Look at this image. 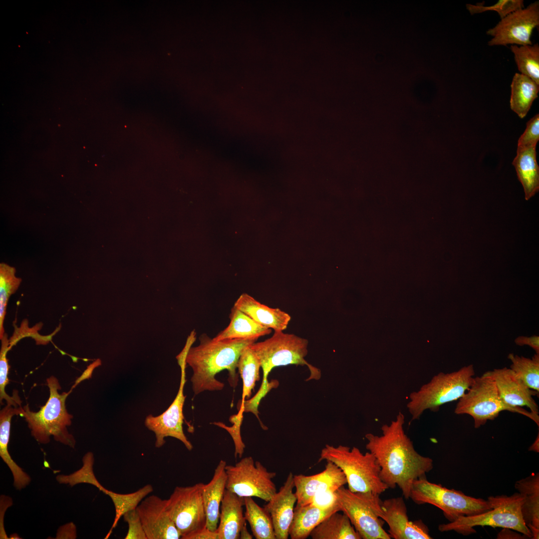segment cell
Listing matches in <instances>:
<instances>
[{"label": "cell", "instance_id": "6da1fadb", "mask_svg": "<svg viewBox=\"0 0 539 539\" xmlns=\"http://www.w3.org/2000/svg\"><path fill=\"white\" fill-rule=\"evenodd\" d=\"M405 416L399 412L389 424L381 427L382 435L367 433L366 448L380 467V479L388 487L398 486L408 499L413 482L425 478L433 468V460L419 454L404 430Z\"/></svg>", "mask_w": 539, "mask_h": 539}, {"label": "cell", "instance_id": "7a4b0ae2", "mask_svg": "<svg viewBox=\"0 0 539 539\" xmlns=\"http://www.w3.org/2000/svg\"><path fill=\"white\" fill-rule=\"evenodd\" d=\"M256 339H232L215 340L207 335L200 337V344L191 347L186 362L193 370L191 378L195 395L205 391H219L224 384L216 379L223 370L229 372V381L235 387L238 381V362L243 350L256 342Z\"/></svg>", "mask_w": 539, "mask_h": 539}, {"label": "cell", "instance_id": "3957f363", "mask_svg": "<svg viewBox=\"0 0 539 539\" xmlns=\"http://www.w3.org/2000/svg\"><path fill=\"white\" fill-rule=\"evenodd\" d=\"M308 341L305 338L277 330L274 331L270 338L250 345L260 362L263 379L257 394L251 399L245 401L244 407L246 412L258 415V408L261 399L271 389L278 386L277 381L269 382L268 379L269 373L274 367L288 365H306L310 371L308 380H318L320 378V370L305 359L308 353Z\"/></svg>", "mask_w": 539, "mask_h": 539}, {"label": "cell", "instance_id": "277c9868", "mask_svg": "<svg viewBox=\"0 0 539 539\" xmlns=\"http://www.w3.org/2000/svg\"><path fill=\"white\" fill-rule=\"evenodd\" d=\"M46 383L49 397L46 404L36 412L31 411L27 404L21 407L19 415L25 418L31 435L38 442L46 444L52 436L56 441L74 448L75 440L67 430L73 418L65 407L66 399L70 392L60 394L58 391L61 388L54 376L48 378Z\"/></svg>", "mask_w": 539, "mask_h": 539}, {"label": "cell", "instance_id": "5b68a950", "mask_svg": "<svg viewBox=\"0 0 539 539\" xmlns=\"http://www.w3.org/2000/svg\"><path fill=\"white\" fill-rule=\"evenodd\" d=\"M328 461L344 473L348 489L352 492H371L380 495L388 487L380 479V467L370 452L362 453L357 447L326 444L321 450L318 462Z\"/></svg>", "mask_w": 539, "mask_h": 539}, {"label": "cell", "instance_id": "8992f818", "mask_svg": "<svg viewBox=\"0 0 539 539\" xmlns=\"http://www.w3.org/2000/svg\"><path fill=\"white\" fill-rule=\"evenodd\" d=\"M475 375L473 364L450 373L440 372L409 396L407 409L411 420H417L427 410L437 412L448 403L458 400L469 389Z\"/></svg>", "mask_w": 539, "mask_h": 539}, {"label": "cell", "instance_id": "52a82bcc", "mask_svg": "<svg viewBox=\"0 0 539 539\" xmlns=\"http://www.w3.org/2000/svg\"><path fill=\"white\" fill-rule=\"evenodd\" d=\"M504 411L524 415L539 426V416L523 407L511 406L500 397L491 371L480 376L474 377L469 389L458 400L454 413L467 414L472 417L475 428L493 420Z\"/></svg>", "mask_w": 539, "mask_h": 539}, {"label": "cell", "instance_id": "ba28073f", "mask_svg": "<svg viewBox=\"0 0 539 539\" xmlns=\"http://www.w3.org/2000/svg\"><path fill=\"white\" fill-rule=\"evenodd\" d=\"M492 509L482 514L462 517L453 522L440 525V532L454 531L463 535L476 533V526H491L512 529L532 538V534L524 521L521 507L524 497L519 493L511 496L489 497Z\"/></svg>", "mask_w": 539, "mask_h": 539}, {"label": "cell", "instance_id": "9c48e42d", "mask_svg": "<svg viewBox=\"0 0 539 539\" xmlns=\"http://www.w3.org/2000/svg\"><path fill=\"white\" fill-rule=\"evenodd\" d=\"M409 498L418 505L429 504L439 508L450 522L462 517L482 514L492 509L489 500L467 496L461 491L431 483L426 477L413 482Z\"/></svg>", "mask_w": 539, "mask_h": 539}, {"label": "cell", "instance_id": "30bf717a", "mask_svg": "<svg viewBox=\"0 0 539 539\" xmlns=\"http://www.w3.org/2000/svg\"><path fill=\"white\" fill-rule=\"evenodd\" d=\"M338 511L345 514L363 539H390L384 530L383 512L379 494L352 492L342 486L335 491Z\"/></svg>", "mask_w": 539, "mask_h": 539}, {"label": "cell", "instance_id": "8fae6325", "mask_svg": "<svg viewBox=\"0 0 539 539\" xmlns=\"http://www.w3.org/2000/svg\"><path fill=\"white\" fill-rule=\"evenodd\" d=\"M226 489L242 497H257L269 502L277 492L273 479L276 473L270 472L251 456L245 457L234 465H226Z\"/></svg>", "mask_w": 539, "mask_h": 539}, {"label": "cell", "instance_id": "7c38bea8", "mask_svg": "<svg viewBox=\"0 0 539 539\" xmlns=\"http://www.w3.org/2000/svg\"><path fill=\"white\" fill-rule=\"evenodd\" d=\"M204 484L175 487L166 499L168 513L180 532L181 538L206 527V517L202 499Z\"/></svg>", "mask_w": 539, "mask_h": 539}, {"label": "cell", "instance_id": "4fadbf2b", "mask_svg": "<svg viewBox=\"0 0 539 539\" xmlns=\"http://www.w3.org/2000/svg\"><path fill=\"white\" fill-rule=\"evenodd\" d=\"M187 353L181 351L177 356L181 368V380L179 390L173 402L161 415L153 416L150 414L145 420V426L154 433L156 437L155 446L160 448L165 443V438L171 437L180 440L189 451L193 445L184 434L183 428L184 420L183 406L186 396L184 394L185 382V368Z\"/></svg>", "mask_w": 539, "mask_h": 539}, {"label": "cell", "instance_id": "5bb4252c", "mask_svg": "<svg viewBox=\"0 0 539 539\" xmlns=\"http://www.w3.org/2000/svg\"><path fill=\"white\" fill-rule=\"evenodd\" d=\"M539 25V1L531 3L526 7L511 13L487 34L492 36L489 46L508 44L532 45L531 36L534 29Z\"/></svg>", "mask_w": 539, "mask_h": 539}, {"label": "cell", "instance_id": "9a60e30c", "mask_svg": "<svg viewBox=\"0 0 539 539\" xmlns=\"http://www.w3.org/2000/svg\"><path fill=\"white\" fill-rule=\"evenodd\" d=\"M136 510L147 539H179L180 532L166 509V500L156 495L147 496Z\"/></svg>", "mask_w": 539, "mask_h": 539}, {"label": "cell", "instance_id": "2e32d148", "mask_svg": "<svg viewBox=\"0 0 539 539\" xmlns=\"http://www.w3.org/2000/svg\"><path fill=\"white\" fill-rule=\"evenodd\" d=\"M381 519L389 527L388 534L395 539H430L427 527L421 521H411L403 498L382 501Z\"/></svg>", "mask_w": 539, "mask_h": 539}, {"label": "cell", "instance_id": "e0dca14e", "mask_svg": "<svg viewBox=\"0 0 539 539\" xmlns=\"http://www.w3.org/2000/svg\"><path fill=\"white\" fill-rule=\"evenodd\" d=\"M293 479L297 498L296 506L309 504L317 494L328 490L336 491L347 484L341 469L328 461L321 472L310 476L294 475Z\"/></svg>", "mask_w": 539, "mask_h": 539}, {"label": "cell", "instance_id": "ac0fdd59", "mask_svg": "<svg viewBox=\"0 0 539 539\" xmlns=\"http://www.w3.org/2000/svg\"><path fill=\"white\" fill-rule=\"evenodd\" d=\"M293 475L290 472L278 492L264 508L270 514L273 525L276 539H287L292 523L297 498L293 492Z\"/></svg>", "mask_w": 539, "mask_h": 539}, {"label": "cell", "instance_id": "d6986e66", "mask_svg": "<svg viewBox=\"0 0 539 539\" xmlns=\"http://www.w3.org/2000/svg\"><path fill=\"white\" fill-rule=\"evenodd\" d=\"M491 373L504 402L511 406L528 407L539 415V406L534 399L539 393L529 388L510 368L495 369Z\"/></svg>", "mask_w": 539, "mask_h": 539}, {"label": "cell", "instance_id": "ffe728a7", "mask_svg": "<svg viewBox=\"0 0 539 539\" xmlns=\"http://www.w3.org/2000/svg\"><path fill=\"white\" fill-rule=\"evenodd\" d=\"M244 497L227 489L222 501L217 529L218 539H239L246 520L243 514Z\"/></svg>", "mask_w": 539, "mask_h": 539}, {"label": "cell", "instance_id": "44dd1931", "mask_svg": "<svg viewBox=\"0 0 539 539\" xmlns=\"http://www.w3.org/2000/svg\"><path fill=\"white\" fill-rule=\"evenodd\" d=\"M234 306L258 323L274 331L285 330L291 319L285 311L262 304L246 293L239 296Z\"/></svg>", "mask_w": 539, "mask_h": 539}, {"label": "cell", "instance_id": "7402d4cb", "mask_svg": "<svg viewBox=\"0 0 539 539\" xmlns=\"http://www.w3.org/2000/svg\"><path fill=\"white\" fill-rule=\"evenodd\" d=\"M226 462L221 460L214 470L211 480L204 484L202 499L206 517V527L212 531L217 530L220 514V508L226 486Z\"/></svg>", "mask_w": 539, "mask_h": 539}, {"label": "cell", "instance_id": "603a6c76", "mask_svg": "<svg viewBox=\"0 0 539 539\" xmlns=\"http://www.w3.org/2000/svg\"><path fill=\"white\" fill-rule=\"evenodd\" d=\"M515 487L524 497L521 507L523 518L530 531L532 539L539 538V474L532 473L516 482Z\"/></svg>", "mask_w": 539, "mask_h": 539}, {"label": "cell", "instance_id": "cb8c5ba5", "mask_svg": "<svg viewBox=\"0 0 539 539\" xmlns=\"http://www.w3.org/2000/svg\"><path fill=\"white\" fill-rule=\"evenodd\" d=\"M7 404L0 412V456L13 477V485L17 490L24 488L30 482V477L11 459L7 450L10 422L13 415H20L21 407L13 408Z\"/></svg>", "mask_w": 539, "mask_h": 539}, {"label": "cell", "instance_id": "d4e9b609", "mask_svg": "<svg viewBox=\"0 0 539 539\" xmlns=\"http://www.w3.org/2000/svg\"><path fill=\"white\" fill-rule=\"evenodd\" d=\"M338 511L337 505L322 509L311 504L295 506L289 530L291 539H305L312 530L332 513Z\"/></svg>", "mask_w": 539, "mask_h": 539}, {"label": "cell", "instance_id": "484cf974", "mask_svg": "<svg viewBox=\"0 0 539 539\" xmlns=\"http://www.w3.org/2000/svg\"><path fill=\"white\" fill-rule=\"evenodd\" d=\"M519 180L528 201L539 190V167L536 160V147H518L513 161Z\"/></svg>", "mask_w": 539, "mask_h": 539}, {"label": "cell", "instance_id": "4316f807", "mask_svg": "<svg viewBox=\"0 0 539 539\" xmlns=\"http://www.w3.org/2000/svg\"><path fill=\"white\" fill-rule=\"evenodd\" d=\"M228 326L213 339H256L270 333L271 330L258 323L235 306L231 308Z\"/></svg>", "mask_w": 539, "mask_h": 539}, {"label": "cell", "instance_id": "83f0119b", "mask_svg": "<svg viewBox=\"0 0 539 539\" xmlns=\"http://www.w3.org/2000/svg\"><path fill=\"white\" fill-rule=\"evenodd\" d=\"M511 87L510 107L521 118H524L538 96L539 84L530 77L516 73Z\"/></svg>", "mask_w": 539, "mask_h": 539}, {"label": "cell", "instance_id": "f1b7e54d", "mask_svg": "<svg viewBox=\"0 0 539 539\" xmlns=\"http://www.w3.org/2000/svg\"><path fill=\"white\" fill-rule=\"evenodd\" d=\"M312 539H361L347 516L335 512L317 526L309 536Z\"/></svg>", "mask_w": 539, "mask_h": 539}, {"label": "cell", "instance_id": "f546056e", "mask_svg": "<svg viewBox=\"0 0 539 539\" xmlns=\"http://www.w3.org/2000/svg\"><path fill=\"white\" fill-rule=\"evenodd\" d=\"M245 518L256 539H276L274 527L270 514L258 505L252 497H245Z\"/></svg>", "mask_w": 539, "mask_h": 539}, {"label": "cell", "instance_id": "4dcf8cb0", "mask_svg": "<svg viewBox=\"0 0 539 539\" xmlns=\"http://www.w3.org/2000/svg\"><path fill=\"white\" fill-rule=\"evenodd\" d=\"M153 491L150 484H147L137 491L129 494H119L106 489L103 493L112 500L115 510V516L112 526L105 539H108L115 528L120 518L127 512L136 509L141 501Z\"/></svg>", "mask_w": 539, "mask_h": 539}, {"label": "cell", "instance_id": "1f68e13d", "mask_svg": "<svg viewBox=\"0 0 539 539\" xmlns=\"http://www.w3.org/2000/svg\"><path fill=\"white\" fill-rule=\"evenodd\" d=\"M260 362L250 345L242 352L239 358L237 369L243 383L242 399L239 404L243 406L245 399H249L256 383L260 380Z\"/></svg>", "mask_w": 539, "mask_h": 539}, {"label": "cell", "instance_id": "d6a6232c", "mask_svg": "<svg viewBox=\"0 0 539 539\" xmlns=\"http://www.w3.org/2000/svg\"><path fill=\"white\" fill-rule=\"evenodd\" d=\"M515 62L521 74L525 75L539 84V45H511Z\"/></svg>", "mask_w": 539, "mask_h": 539}, {"label": "cell", "instance_id": "836d02e7", "mask_svg": "<svg viewBox=\"0 0 539 539\" xmlns=\"http://www.w3.org/2000/svg\"><path fill=\"white\" fill-rule=\"evenodd\" d=\"M510 369L529 388L539 393V354L531 358L510 353Z\"/></svg>", "mask_w": 539, "mask_h": 539}, {"label": "cell", "instance_id": "e575fe53", "mask_svg": "<svg viewBox=\"0 0 539 539\" xmlns=\"http://www.w3.org/2000/svg\"><path fill=\"white\" fill-rule=\"evenodd\" d=\"M15 269L7 264H0V339L4 334L3 321L10 296L18 289L21 279L15 275Z\"/></svg>", "mask_w": 539, "mask_h": 539}, {"label": "cell", "instance_id": "d590c367", "mask_svg": "<svg viewBox=\"0 0 539 539\" xmlns=\"http://www.w3.org/2000/svg\"><path fill=\"white\" fill-rule=\"evenodd\" d=\"M82 461L83 466L79 470L69 475H59L56 477L57 481L61 484H69L71 486L79 483L89 484L103 492L105 488L98 482L93 472L94 459L92 453H87Z\"/></svg>", "mask_w": 539, "mask_h": 539}, {"label": "cell", "instance_id": "8d00e7d4", "mask_svg": "<svg viewBox=\"0 0 539 539\" xmlns=\"http://www.w3.org/2000/svg\"><path fill=\"white\" fill-rule=\"evenodd\" d=\"M1 340V346L0 352V404H3L2 401L5 399L7 404L16 407L17 405L20 406L21 401L20 400L17 391L14 390L12 396H9L5 392L4 389L9 381L7 378V374L9 366L8 364L6 358V354L9 350V340L7 338V335L4 333Z\"/></svg>", "mask_w": 539, "mask_h": 539}, {"label": "cell", "instance_id": "74e56055", "mask_svg": "<svg viewBox=\"0 0 539 539\" xmlns=\"http://www.w3.org/2000/svg\"><path fill=\"white\" fill-rule=\"evenodd\" d=\"M466 8L471 14H478L487 11H495L501 19L517 10L525 7L523 0H500L491 6L467 4Z\"/></svg>", "mask_w": 539, "mask_h": 539}, {"label": "cell", "instance_id": "f35d334b", "mask_svg": "<svg viewBox=\"0 0 539 539\" xmlns=\"http://www.w3.org/2000/svg\"><path fill=\"white\" fill-rule=\"evenodd\" d=\"M539 140V114L538 113L527 123V127L518 142V147H536Z\"/></svg>", "mask_w": 539, "mask_h": 539}, {"label": "cell", "instance_id": "ab89813d", "mask_svg": "<svg viewBox=\"0 0 539 539\" xmlns=\"http://www.w3.org/2000/svg\"><path fill=\"white\" fill-rule=\"evenodd\" d=\"M123 517L128 525L125 539H147L136 509L126 513Z\"/></svg>", "mask_w": 539, "mask_h": 539}, {"label": "cell", "instance_id": "60d3db41", "mask_svg": "<svg viewBox=\"0 0 539 539\" xmlns=\"http://www.w3.org/2000/svg\"><path fill=\"white\" fill-rule=\"evenodd\" d=\"M335 491L328 490L316 495L309 504L322 509H327L336 505Z\"/></svg>", "mask_w": 539, "mask_h": 539}, {"label": "cell", "instance_id": "b9f144b4", "mask_svg": "<svg viewBox=\"0 0 539 539\" xmlns=\"http://www.w3.org/2000/svg\"><path fill=\"white\" fill-rule=\"evenodd\" d=\"M515 343L519 346L528 345L533 348L536 354H539V336L533 335L530 337L519 336L515 340Z\"/></svg>", "mask_w": 539, "mask_h": 539}, {"label": "cell", "instance_id": "7bdbcfd3", "mask_svg": "<svg viewBox=\"0 0 539 539\" xmlns=\"http://www.w3.org/2000/svg\"><path fill=\"white\" fill-rule=\"evenodd\" d=\"M184 539H218V534L217 531H211L206 526L189 535Z\"/></svg>", "mask_w": 539, "mask_h": 539}, {"label": "cell", "instance_id": "ee69618b", "mask_svg": "<svg viewBox=\"0 0 539 539\" xmlns=\"http://www.w3.org/2000/svg\"><path fill=\"white\" fill-rule=\"evenodd\" d=\"M240 539H253V536L251 535V534L249 532V531L247 530L246 523L243 526V527H242V529L241 530L240 535Z\"/></svg>", "mask_w": 539, "mask_h": 539}, {"label": "cell", "instance_id": "f6af8a7d", "mask_svg": "<svg viewBox=\"0 0 539 539\" xmlns=\"http://www.w3.org/2000/svg\"><path fill=\"white\" fill-rule=\"evenodd\" d=\"M529 451H535V452H538V453L539 452V433L538 434V436L537 437V438H536L535 441H534V442L533 443V444L529 447Z\"/></svg>", "mask_w": 539, "mask_h": 539}]
</instances>
